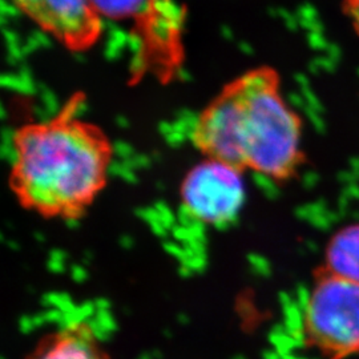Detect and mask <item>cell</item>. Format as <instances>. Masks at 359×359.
<instances>
[{"label": "cell", "instance_id": "8", "mask_svg": "<svg viewBox=\"0 0 359 359\" xmlns=\"http://www.w3.org/2000/svg\"><path fill=\"white\" fill-rule=\"evenodd\" d=\"M100 18L115 20L137 18L149 7V0H90Z\"/></svg>", "mask_w": 359, "mask_h": 359}, {"label": "cell", "instance_id": "4", "mask_svg": "<svg viewBox=\"0 0 359 359\" xmlns=\"http://www.w3.org/2000/svg\"><path fill=\"white\" fill-rule=\"evenodd\" d=\"M244 173L231 164L204 157L181 181V204L196 221L224 226L234 221L244 208Z\"/></svg>", "mask_w": 359, "mask_h": 359}, {"label": "cell", "instance_id": "1", "mask_svg": "<svg viewBox=\"0 0 359 359\" xmlns=\"http://www.w3.org/2000/svg\"><path fill=\"white\" fill-rule=\"evenodd\" d=\"M79 102L13 133L10 188L40 217L79 219L107 187L114 147L103 129L77 116Z\"/></svg>", "mask_w": 359, "mask_h": 359}, {"label": "cell", "instance_id": "5", "mask_svg": "<svg viewBox=\"0 0 359 359\" xmlns=\"http://www.w3.org/2000/svg\"><path fill=\"white\" fill-rule=\"evenodd\" d=\"M46 34L74 52L90 50L103 32V19L90 0H13Z\"/></svg>", "mask_w": 359, "mask_h": 359}, {"label": "cell", "instance_id": "7", "mask_svg": "<svg viewBox=\"0 0 359 359\" xmlns=\"http://www.w3.org/2000/svg\"><path fill=\"white\" fill-rule=\"evenodd\" d=\"M325 270L335 277L359 283V224L337 231L327 245Z\"/></svg>", "mask_w": 359, "mask_h": 359}, {"label": "cell", "instance_id": "3", "mask_svg": "<svg viewBox=\"0 0 359 359\" xmlns=\"http://www.w3.org/2000/svg\"><path fill=\"white\" fill-rule=\"evenodd\" d=\"M304 333L327 358L359 354V283L322 270L309 295Z\"/></svg>", "mask_w": 359, "mask_h": 359}, {"label": "cell", "instance_id": "6", "mask_svg": "<svg viewBox=\"0 0 359 359\" xmlns=\"http://www.w3.org/2000/svg\"><path fill=\"white\" fill-rule=\"evenodd\" d=\"M25 359H111V355L86 322H76L46 334Z\"/></svg>", "mask_w": 359, "mask_h": 359}, {"label": "cell", "instance_id": "9", "mask_svg": "<svg viewBox=\"0 0 359 359\" xmlns=\"http://www.w3.org/2000/svg\"><path fill=\"white\" fill-rule=\"evenodd\" d=\"M342 8L354 32L359 36V0H342Z\"/></svg>", "mask_w": 359, "mask_h": 359}, {"label": "cell", "instance_id": "2", "mask_svg": "<svg viewBox=\"0 0 359 359\" xmlns=\"http://www.w3.org/2000/svg\"><path fill=\"white\" fill-rule=\"evenodd\" d=\"M302 118L285 99L281 77L257 67L234 77L197 116L193 145L208 158L276 182L305 164Z\"/></svg>", "mask_w": 359, "mask_h": 359}]
</instances>
